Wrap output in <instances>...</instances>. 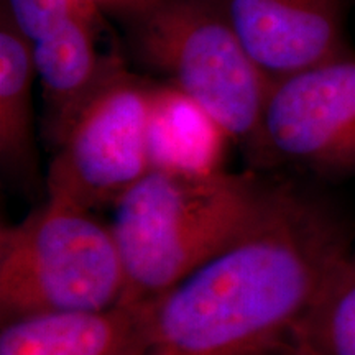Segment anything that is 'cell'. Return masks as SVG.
Returning <instances> with one entry per match:
<instances>
[{
  "label": "cell",
  "instance_id": "cell-13",
  "mask_svg": "<svg viewBox=\"0 0 355 355\" xmlns=\"http://www.w3.org/2000/svg\"><path fill=\"white\" fill-rule=\"evenodd\" d=\"M87 7L94 6L84 0H2L0 15L32 44Z\"/></svg>",
  "mask_w": 355,
  "mask_h": 355
},
{
  "label": "cell",
  "instance_id": "cell-9",
  "mask_svg": "<svg viewBox=\"0 0 355 355\" xmlns=\"http://www.w3.org/2000/svg\"><path fill=\"white\" fill-rule=\"evenodd\" d=\"M145 304L33 314L3 322L0 355H141Z\"/></svg>",
  "mask_w": 355,
  "mask_h": 355
},
{
  "label": "cell",
  "instance_id": "cell-14",
  "mask_svg": "<svg viewBox=\"0 0 355 355\" xmlns=\"http://www.w3.org/2000/svg\"><path fill=\"white\" fill-rule=\"evenodd\" d=\"M84 2L91 3L96 8H99L102 13H107L110 10H115V8L127 6V3L135 2V0H84Z\"/></svg>",
  "mask_w": 355,
  "mask_h": 355
},
{
  "label": "cell",
  "instance_id": "cell-5",
  "mask_svg": "<svg viewBox=\"0 0 355 355\" xmlns=\"http://www.w3.org/2000/svg\"><path fill=\"white\" fill-rule=\"evenodd\" d=\"M245 159L311 181L355 178V53L273 83Z\"/></svg>",
  "mask_w": 355,
  "mask_h": 355
},
{
  "label": "cell",
  "instance_id": "cell-2",
  "mask_svg": "<svg viewBox=\"0 0 355 355\" xmlns=\"http://www.w3.org/2000/svg\"><path fill=\"white\" fill-rule=\"evenodd\" d=\"M265 181L266 173L255 170L146 173L112 207L123 304L152 303L227 248L254 217Z\"/></svg>",
  "mask_w": 355,
  "mask_h": 355
},
{
  "label": "cell",
  "instance_id": "cell-6",
  "mask_svg": "<svg viewBox=\"0 0 355 355\" xmlns=\"http://www.w3.org/2000/svg\"><path fill=\"white\" fill-rule=\"evenodd\" d=\"M157 79L128 68L96 92L51 150L44 196L89 211L114 207L150 171L148 115Z\"/></svg>",
  "mask_w": 355,
  "mask_h": 355
},
{
  "label": "cell",
  "instance_id": "cell-7",
  "mask_svg": "<svg viewBox=\"0 0 355 355\" xmlns=\"http://www.w3.org/2000/svg\"><path fill=\"white\" fill-rule=\"evenodd\" d=\"M242 48L270 83L355 53L349 0H217Z\"/></svg>",
  "mask_w": 355,
  "mask_h": 355
},
{
  "label": "cell",
  "instance_id": "cell-3",
  "mask_svg": "<svg viewBox=\"0 0 355 355\" xmlns=\"http://www.w3.org/2000/svg\"><path fill=\"white\" fill-rule=\"evenodd\" d=\"M110 15L137 64L196 101L243 157L272 83L252 63L217 0H135Z\"/></svg>",
  "mask_w": 355,
  "mask_h": 355
},
{
  "label": "cell",
  "instance_id": "cell-8",
  "mask_svg": "<svg viewBox=\"0 0 355 355\" xmlns=\"http://www.w3.org/2000/svg\"><path fill=\"white\" fill-rule=\"evenodd\" d=\"M102 13L87 7L60 28L32 43L35 74L42 86V133L53 148L81 109L119 71L128 68L114 46L101 50Z\"/></svg>",
  "mask_w": 355,
  "mask_h": 355
},
{
  "label": "cell",
  "instance_id": "cell-4",
  "mask_svg": "<svg viewBox=\"0 0 355 355\" xmlns=\"http://www.w3.org/2000/svg\"><path fill=\"white\" fill-rule=\"evenodd\" d=\"M125 273L110 224L94 211L44 196L0 230V314L102 311L123 304Z\"/></svg>",
  "mask_w": 355,
  "mask_h": 355
},
{
  "label": "cell",
  "instance_id": "cell-10",
  "mask_svg": "<svg viewBox=\"0 0 355 355\" xmlns=\"http://www.w3.org/2000/svg\"><path fill=\"white\" fill-rule=\"evenodd\" d=\"M146 140L150 170L189 176L225 171L234 145L196 101L165 81H155Z\"/></svg>",
  "mask_w": 355,
  "mask_h": 355
},
{
  "label": "cell",
  "instance_id": "cell-11",
  "mask_svg": "<svg viewBox=\"0 0 355 355\" xmlns=\"http://www.w3.org/2000/svg\"><path fill=\"white\" fill-rule=\"evenodd\" d=\"M32 44L0 15V165L8 183L26 193L42 188L35 144Z\"/></svg>",
  "mask_w": 355,
  "mask_h": 355
},
{
  "label": "cell",
  "instance_id": "cell-12",
  "mask_svg": "<svg viewBox=\"0 0 355 355\" xmlns=\"http://www.w3.org/2000/svg\"><path fill=\"white\" fill-rule=\"evenodd\" d=\"M283 355H355V259L345 263Z\"/></svg>",
  "mask_w": 355,
  "mask_h": 355
},
{
  "label": "cell",
  "instance_id": "cell-1",
  "mask_svg": "<svg viewBox=\"0 0 355 355\" xmlns=\"http://www.w3.org/2000/svg\"><path fill=\"white\" fill-rule=\"evenodd\" d=\"M354 248L352 224L329 194L266 173L243 232L145 304L141 355H283Z\"/></svg>",
  "mask_w": 355,
  "mask_h": 355
},
{
  "label": "cell",
  "instance_id": "cell-15",
  "mask_svg": "<svg viewBox=\"0 0 355 355\" xmlns=\"http://www.w3.org/2000/svg\"><path fill=\"white\" fill-rule=\"evenodd\" d=\"M354 259H355V248H354Z\"/></svg>",
  "mask_w": 355,
  "mask_h": 355
}]
</instances>
